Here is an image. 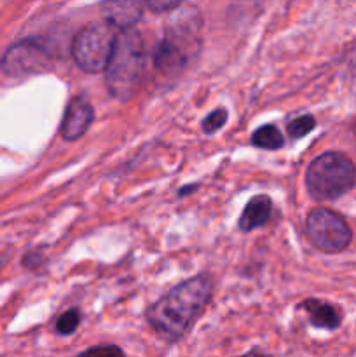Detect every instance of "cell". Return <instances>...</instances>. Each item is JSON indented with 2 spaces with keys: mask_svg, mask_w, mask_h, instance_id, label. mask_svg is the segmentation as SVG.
Returning <instances> with one entry per match:
<instances>
[{
  "mask_svg": "<svg viewBox=\"0 0 356 357\" xmlns=\"http://www.w3.org/2000/svg\"><path fill=\"white\" fill-rule=\"evenodd\" d=\"M213 293V281L208 275H198L171 289L149 309L147 319L159 337L177 342L195 317L208 305Z\"/></svg>",
  "mask_w": 356,
  "mask_h": 357,
  "instance_id": "obj_1",
  "label": "cell"
},
{
  "mask_svg": "<svg viewBox=\"0 0 356 357\" xmlns=\"http://www.w3.org/2000/svg\"><path fill=\"white\" fill-rule=\"evenodd\" d=\"M201 17L198 9L181 3L178 14L170 20L166 35L157 47L154 65L164 73H177L198 54Z\"/></svg>",
  "mask_w": 356,
  "mask_h": 357,
  "instance_id": "obj_2",
  "label": "cell"
},
{
  "mask_svg": "<svg viewBox=\"0 0 356 357\" xmlns=\"http://www.w3.org/2000/svg\"><path fill=\"white\" fill-rule=\"evenodd\" d=\"M145 68V44L136 30L117 35L107 65V86L119 100H129L138 89Z\"/></svg>",
  "mask_w": 356,
  "mask_h": 357,
  "instance_id": "obj_3",
  "label": "cell"
},
{
  "mask_svg": "<svg viewBox=\"0 0 356 357\" xmlns=\"http://www.w3.org/2000/svg\"><path fill=\"white\" fill-rule=\"evenodd\" d=\"M356 185V166L341 152H325L307 167L306 187L316 201H335Z\"/></svg>",
  "mask_w": 356,
  "mask_h": 357,
  "instance_id": "obj_4",
  "label": "cell"
},
{
  "mask_svg": "<svg viewBox=\"0 0 356 357\" xmlns=\"http://www.w3.org/2000/svg\"><path fill=\"white\" fill-rule=\"evenodd\" d=\"M114 28L108 23H91L75 35L72 44V54L77 65L87 73H98L107 70L114 52Z\"/></svg>",
  "mask_w": 356,
  "mask_h": 357,
  "instance_id": "obj_5",
  "label": "cell"
},
{
  "mask_svg": "<svg viewBox=\"0 0 356 357\" xmlns=\"http://www.w3.org/2000/svg\"><path fill=\"white\" fill-rule=\"evenodd\" d=\"M306 230L311 243L323 253H341L353 241L348 222L327 208H316L307 215Z\"/></svg>",
  "mask_w": 356,
  "mask_h": 357,
  "instance_id": "obj_6",
  "label": "cell"
},
{
  "mask_svg": "<svg viewBox=\"0 0 356 357\" xmlns=\"http://www.w3.org/2000/svg\"><path fill=\"white\" fill-rule=\"evenodd\" d=\"M47 49L35 40H21L17 44L10 45L2 56L0 68L9 77H21L28 73L44 72L49 65Z\"/></svg>",
  "mask_w": 356,
  "mask_h": 357,
  "instance_id": "obj_7",
  "label": "cell"
},
{
  "mask_svg": "<svg viewBox=\"0 0 356 357\" xmlns=\"http://www.w3.org/2000/svg\"><path fill=\"white\" fill-rule=\"evenodd\" d=\"M93 107L89 105V101H86L84 98L77 96L70 101L68 108L65 112V119L61 122V136L68 142L80 138L84 132L89 128L91 121H93Z\"/></svg>",
  "mask_w": 356,
  "mask_h": 357,
  "instance_id": "obj_8",
  "label": "cell"
},
{
  "mask_svg": "<svg viewBox=\"0 0 356 357\" xmlns=\"http://www.w3.org/2000/svg\"><path fill=\"white\" fill-rule=\"evenodd\" d=\"M145 3L131 2V0H121V2H105L101 6L107 23L110 26H117L121 30H131L136 21H140L143 14Z\"/></svg>",
  "mask_w": 356,
  "mask_h": 357,
  "instance_id": "obj_9",
  "label": "cell"
},
{
  "mask_svg": "<svg viewBox=\"0 0 356 357\" xmlns=\"http://www.w3.org/2000/svg\"><path fill=\"white\" fill-rule=\"evenodd\" d=\"M272 202L267 195H255L244 208L243 215L239 218V229L243 232L262 227L269 218H271Z\"/></svg>",
  "mask_w": 356,
  "mask_h": 357,
  "instance_id": "obj_10",
  "label": "cell"
},
{
  "mask_svg": "<svg viewBox=\"0 0 356 357\" xmlns=\"http://www.w3.org/2000/svg\"><path fill=\"white\" fill-rule=\"evenodd\" d=\"M304 309L309 312L311 321H313L314 326L323 328V330H337L342 323V314L341 310L335 305L327 302H321V300H306L302 303Z\"/></svg>",
  "mask_w": 356,
  "mask_h": 357,
  "instance_id": "obj_11",
  "label": "cell"
},
{
  "mask_svg": "<svg viewBox=\"0 0 356 357\" xmlns=\"http://www.w3.org/2000/svg\"><path fill=\"white\" fill-rule=\"evenodd\" d=\"M251 143L255 146H260L265 150H276L281 149L285 139H283L281 132L276 129V126H264V128L257 129L251 136Z\"/></svg>",
  "mask_w": 356,
  "mask_h": 357,
  "instance_id": "obj_12",
  "label": "cell"
},
{
  "mask_svg": "<svg viewBox=\"0 0 356 357\" xmlns=\"http://www.w3.org/2000/svg\"><path fill=\"white\" fill-rule=\"evenodd\" d=\"M314 126H316V121H314L313 115H302V117L293 119L288 124V128H286V131H288L290 138L299 139L302 138V136L309 135L314 129Z\"/></svg>",
  "mask_w": 356,
  "mask_h": 357,
  "instance_id": "obj_13",
  "label": "cell"
},
{
  "mask_svg": "<svg viewBox=\"0 0 356 357\" xmlns=\"http://www.w3.org/2000/svg\"><path fill=\"white\" fill-rule=\"evenodd\" d=\"M79 323H80L79 312H77V310H68V312H65L58 319V323H56V330H58V333L61 335H72L73 331L77 330V326H79Z\"/></svg>",
  "mask_w": 356,
  "mask_h": 357,
  "instance_id": "obj_14",
  "label": "cell"
},
{
  "mask_svg": "<svg viewBox=\"0 0 356 357\" xmlns=\"http://www.w3.org/2000/svg\"><path fill=\"white\" fill-rule=\"evenodd\" d=\"M225 122H227V112L223 110V108H218V110L212 112V114L202 121V129H205V132H215L218 131Z\"/></svg>",
  "mask_w": 356,
  "mask_h": 357,
  "instance_id": "obj_15",
  "label": "cell"
},
{
  "mask_svg": "<svg viewBox=\"0 0 356 357\" xmlns=\"http://www.w3.org/2000/svg\"><path fill=\"white\" fill-rule=\"evenodd\" d=\"M77 357H126L124 352L115 345H100V347H93L89 351L82 352Z\"/></svg>",
  "mask_w": 356,
  "mask_h": 357,
  "instance_id": "obj_16",
  "label": "cell"
},
{
  "mask_svg": "<svg viewBox=\"0 0 356 357\" xmlns=\"http://www.w3.org/2000/svg\"><path fill=\"white\" fill-rule=\"evenodd\" d=\"M181 6L180 0H150V2H145V7L152 9L154 13H168V10L178 9Z\"/></svg>",
  "mask_w": 356,
  "mask_h": 357,
  "instance_id": "obj_17",
  "label": "cell"
},
{
  "mask_svg": "<svg viewBox=\"0 0 356 357\" xmlns=\"http://www.w3.org/2000/svg\"><path fill=\"white\" fill-rule=\"evenodd\" d=\"M241 357H262V356H258L257 352H250V354H244V356H241Z\"/></svg>",
  "mask_w": 356,
  "mask_h": 357,
  "instance_id": "obj_18",
  "label": "cell"
},
{
  "mask_svg": "<svg viewBox=\"0 0 356 357\" xmlns=\"http://www.w3.org/2000/svg\"><path fill=\"white\" fill-rule=\"evenodd\" d=\"M355 138H356V124H355Z\"/></svg>",
  "mask_w": 356,
  "mask_h": 357,
  "instance_id": "obj_19",
  "label": "cell"
}]
</instances>
